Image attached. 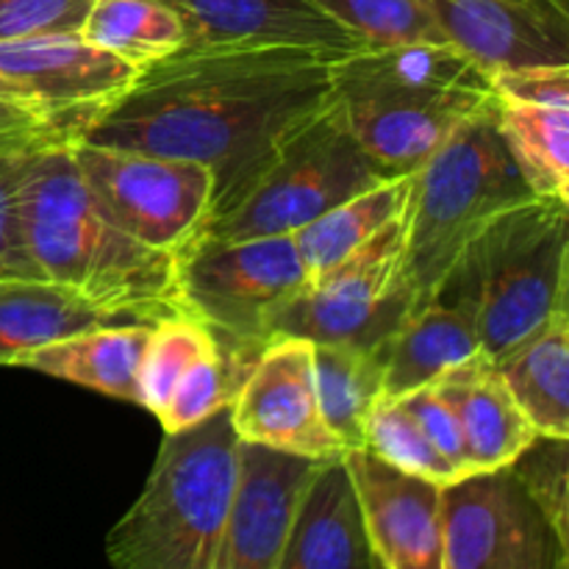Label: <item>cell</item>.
<instances>
[{
    "mask_svg": "<svg viewBox=\"0 0 569 569\" xmlns=\"http://www.w3.org/2000/svg\"><path fill=\"white\" fill-rule=\"evenodd\" d=\"M333 59L298 48L181 50L142 70L78 139L198 161L211 172L217 220L248 198L283 144L331 103Z\"/></svg>",
    "mask_w": 569,
    "mask_h": 569,
    "instance_id": "1",
    "label": "cell"
},
{
    "mask_svg": "<svg viewBox=\"0 0 569 569\" xmlns=\"http://www.w3.org/2000/svg\"><path fill=\"white\" fill-rule=\"evenodd\" d=\"M70 142L37 150L17 192L22 248L37 278L122 320L181 315L178 256L137 242L103 214Z\"/></svg>",
    "mask_w": 569,
    "mask_h": 569,
    "instance_id": "2",
    "label": "cell"
},
{
    "mask_svg": "<svg viewBox=\"0 0 569 569\" xmlns=\"http://www.w3.org/2000/svg\"><path fill=\"white\" fill-rule=\"evenodd\" d=\"M331 89L353 137L389 176L420 170L467 120L495 103L487 72L450 42L337 56Z\"/></svg>",
    "mask_w": 569,
    "mask_h": 569,
    "instance_id": "3",
    "label": "cell"
},
{
    "mask_svg": "<svg viewBox=\"0 0 569 569\" xmlns=\"http://www.w3.org/2000/svg\"><path fill=\"white\" fill-rule=\"evenodd\" d=\"M237 445L228 409L164 433L142 492L106 537L111 569H214L237 487Z\"/></svg>",
    "mask_w": 569,
    "mask_h": 569,
    "instance_id": "4",
    "label": "cell"
},
{
    "mask_svg": "<svg viewBox=\"0 0 569 569\" xmlns=\"http://www.w3.org/2000/svg\"><path fill=\"white\" fill-rule=\"evenodd\" d=\"M531 198L533 192L517 172L495 126L492 103L411 172L406 239L411 311L437 298L487 226Z\"/></svg>",
    "mask_w": 569,
    "mask_h": 569,
    "instance_id": "5",
    "label": "cell"
},
{
    "mask_svg": "<svg viewBox=\"0 0 569 569\" xmlns=\"http://www.w3.org/2000/svg\"><path fill=\"white\" fill-rule=\"evenodd\" d=\"M478 283L481 353L500 359L569 306V203L531 198L461 256Z\"/></svg>",
    "mask_w": 569,
    "mask_h": 569,
    "instance_id": "6",
    "label": "cell"
},
{
    "mask_svg": "<svg viewBox=\"0 0 569 569\" xmlns=\"http://www.w3.org/2000/svg\"><path fill=\"white\" fill-rule=\"evenodd\" d=\"M350 131L342 109L328 103L281 148L248 198L217 217L198 239H250L295 233L333 206L387 181Z\"/></svg>",
    "mask_w": 569,
    "mask_h": 569,
    "instance_id": "7",
    "label": "cell"
},
{
    "mask_svg": "<svg viewBox=\"0 0 569 569\" xmlns=\"http://www.w3.org/2000/svg\"><path fill=\"white\" fill-rule=\"evenodd\" d=\"M406 239L409 203L353 253L309 278V283L272 315L267 339L300 337L309 342L383 348L411 311Z\"/></svg>",
    "mask_w": 569,
    "mask_h": 569,
    "instance_id": "8",
    "label": "cell"
},
{
    "mask_svg": "<svg viewBox=\"0 0 569 569\" xmlns=\"http://www.w3.org/2000/svg\"><path fill=\"white\" fill-rule=\"evenodd\" d=\"M309 283L292 233L250 239H194L178 256L183 311L214 337L261 348L272 315Z\"/></svg>",
    "mask_w": 569,
    "mask_h": 569,
    "instance_id": "9",
    "label": "cell"
},
{
    "mask_svg": "<svg viewBox=\"0 0 569 569\" xmlns=\"http://www.w3.org/2000/svg\"><path fill=\"white\" fill-rule=\"evenodd\" d=\"M70 156L103 214L161 253L181 256L211 220V172L198 161L72 139Z\"/></svg>",
    "mask_w": 569,
    "mask_h": 569,
    "instance_id": "10",
    "label": "cell"
},
{
    "mask_svg": "<svg viewBox=\"0 0 569 569\" xmlns=\"http://www.w3.org/2000/svg\"><path fill=\"white\" fill-rule=\"evenodd\" d=\"M442 517L445 569H569V545L509 467L442 487Z\"/></svg>",
    "mask_w": 569,
    "mask_h": 569,
    "instance_id": "11",
    "label": "cell"
},
{
    "mask_svg": "<svg viewBox=\"0 0 569 569\" xmlns=\"http://www.w3.org/2000/svg\"><path fill=\"white\" fill-rule=\"evenodd\" d=\"M228 420L239 442L306 459H331L345 453L317 406L309 339H267L228 403Z\"/></svg>",
    "mask_w": 569,
    "mask_h": 569,
    "instance_id": "12",
    "label": "cell"
},
{
    "mask_svg": "<svg viewBox=\"0 0 569 569\" xmlns=\"http://www.w3.org/2000/svg\"><path fill=\"white\" fill-rule=\"evenodd\" d=\"M142 70L81 37L3 39L0 98L28 103L53 117L92 120L133 87Z\"/></svg>",
    "mask_w": 569,
    "mask_h": 569,
    "instance_id": "13",
    "label": "cell"
},
{
    "mask_svg": "<svg viewBox=\"0 0 569 569\" xmlns=\"http://www.w3.org/2000/svg\"><path fill=\"white\" fill-rule=\"evenodd\" d=\"M439 31L487 76L569 67L567 0H426Z\"/></svg>",
    "mask_w": 569,
    "mask_h": 569,
    "instance_id": "14",
    "label": "cell"
},
{
    "mask_svg": "<svg viewBox=\"0 0 569 569\" xmlns=\"http://www.w3.org/2000/svg\"><path fill=\"white\" fill-rule=\"evenodd\" d=\"M237 487L217 545L214 569H278L306 483L322 459L237 445Z\"/></svg>",
    "mask_w": 569,
    "mask_h": 569,
    "instance_id": "15",
    "label": "cell"
},
{
    "mask_svg": "<svg viewBox=\"0 0 569 569\" xmlns=\"http://www.w3.org/2000/svg\"><path fill=\"white\" fill-rule=\"evenodd\" d=\"M376 569H445L442 487L406 476L370 450L345 453Z\"/></svg>",
    "mask_w": 569,
    "mask_h": 569,
    "instance_id": "16",
    "label": "cell"
},
{
    "mask_svg": "<svg viewBox=\"0 0 569 569\" xmlns=\"http://www.w3.org/2000/svg\"><path fill=\"white\" fill-rule=\"evenodd\" d=\"M183 22V50L298 48L345 56L365 44L311 0H164Z\"/></svg>",
    "mask_w": 569,
    "mask_h": 569,
    "instance_id": "17",
    "label": "cell"
},
{
    "mask_svg": "<svg viewBox=\"0 0 569 569\" xmlns=\"http://www.w3.org/2000/svg\"><path fill=\"white\" fill-rule=\"evenodd\" d=\"M478 350V283L459 261L437 298L411 311L383 345V395L398 398L433 383Z\"/></svg>",
    "mask_w": 569,
    "mask_h": 569,
    "instance_id": "18",
    "label": "cell"
},
{
    "mask_svg": "<svg viewBox=\"0 0 569 569\" xmlns=\"http://www.w3.org/2000/svg\"><path fill=\"white\" fill-rule=\"evenodd\" d=\"M278 569H376L345 453L322 459L306 483Z\"/></svg>",
    "mask_w": 569,
    "mask_h": 569,
    "instance_id": "19",
    "label": "cell"
},
{
    "mask_svg": "<svg viewBox=\"0 0 569 569\" xmlns=\"http://www.w3.org/2000/svg\"><path fill=\"white\" fill-rule=\"evenodd\" d=\"M433 383L459 417L472 472L506 470L539 437L506 387L498 365L481 350Z\"/></svg>",
    "mask_w": 569,
    "mask_h": 569,
    "instance_id": "20",
    "label": "cell"
},
{
    "mask_svg": "<svg viewBox=\"0 0 569 569\" xmlns=\"http://www.w3.org/2000/svg\"><path fill=\"white\" fill-rule=\"evenodd\" d=\"M153 322H106L42 345L14 367L139 406V365Z\"/></svg>",
    "mask_w": 569,
    "mask_h": 569,
    "instance_id": "21",
    "label": "cell"
},
{
    "mask_svg": "<svg viewBox=\"0 0 569 569\" xmlns=\"http://www.w3.org/2000/svg\"><path fill=\"white\" fill-rule=\"evenodd\" d=\"M492 361L533 431L569 439V306Z\"/></svg>",
    "mask_w": 569,
    "mask_h": 569,
    "instance_id": "22",
    "label": "cell"
},
{
    "mask_svg": "<svg viewBox=\"0 0 569 569\" xmlns=\"http://www.w3.org/2000/svg\"><path fill=\"white\" fill-rule=\"evenodd\" d=\"M315 389L322 422L342 450L365 448L367 417L383 395V348L311 342Z\"/></svg>",
    "mask_w": 569,
    "mask_h": 569,
    "instance_id": "23",
    "label": "cell"
},
{
    "mask_svg": "<svg viewBox=\"0 0 569 569\" xmlns=\"http://www.w3.org/2000/svg\"><path fill=\"white\" fill-rule=\"evenodd\" d=\"M106 322L137 320L94 309L70 289L48 281H0V365H17L20 356L42 345Z\"/></svg>",
    "mask_w": 569,
    "mask_h": 569,
    "instance_id": "24",
    "label": "cell"
},
{
    "mask_svg": "<svg viewBox=\"0 0 569 569\" xmlns=\"http://www.w3.org/2000/svg\"><path fill=\"white\" fill-rule=\"evenodd\" d=\"M495 126L533 198L569 203V109L495 94Z\"/></svg>",
    "mask_w": 569,
    "mask_h": 569,
    "instance_id": "25",
    "label": "cell"
},
{
    "mask_svg": "<svg viewBox=\"0 0 569 569\" xmlns=\"http://www.w3.org/2000/svg\"><path fill=\"white\" fill-rule=\"evenodd\" d=\"M409 194L411 176L387 178L295 231L292 239L298 244L306 270H309V278L326 272L328 267L365 244L372 233L381 231L389 220H395L406 209Z\"/></svg>",
    "mask_w": 569,
    "mask_h": 569,
    "instance_id": "26",
    "label": "cell"
},
{
    "mask_svg": "<svg viewBox=\"0 0 569 569\" xmlns=\"http://www.w3.org/2000/svg\"><path fill=\"white\" fill-rule=\"evenodd\" d=\"M81 39L137 70L181 53L183 22L164 0H94Z\"/></svg>",
    "mask_w": 569,
    "mask_h": 569,
    "instance_id": "27",
    "label": "cell"
},
{
    "mask_svg": "<svg viewBox=\"0 0 569 569\" xmlns=\"http://www.w3.org/2000/svg\"><path fill=\"white\" fill-rule=\"evenodd\" d=\"M211 342L214 331L187 311L153 320L139 365V406L161 417L176 383Z\"/></svg>",
    "mask_w": 569,
    "mask_h": 569,
    "instance_id": "28",
    "label": "cell"
},
{
    "mask_svg": "<svg viewBox=\"0 0 569 569\" xmlns=\"http://www.w3.org/2000/svg\"><path fill=\"white\" fill-rule=\"evenodd\" d=\"M365 450H370L395 470L426 478L437 487H450V483L461 481L448 459L428 442L420 422L406 409L403 400L392 398V395H381L372 406L370 417H367Z\"/></svg>",
    "mask_w": 569,
    "mask_h": 569,
    "instance_id": "29",
    "label": "cell"
},
{
    "mask_svg": "<svg viewBox=\"0 0 569 569\" xmlns=\"http://www.w3.org/2000/svg\"><path fill=\"white\" fill-rule=\"evenodd\" d=\"M89 120H67L50 126L44 131L28 133L9 144H0V281H39L22 248L20 211H17V192H20L22 172L31 156L48 144L78 139Z\"/></svg>",
    "mask_w": 569,
    "mask_h": 569,
    "instance_id": "30",
    "label": "cell"
},
{
    "mask_svg": "<svg viewBox=\"0 0 569 569\" xmlns=\"http://www.w3.org/2000/svg\"><path fill=\"white\" fill-rule=\"evenodd\" d=\"M348 28L365 48L403 42H448L426 0H311Z\"/></svg>",
    "mask_w": 569,
    "mask_h": 569,
    "instance_id": "31",
    "label": "cell"
},
{
    "mask_svg": "<svg viewBox=\"0 0 569 569\" xmlns=\"http://www.w3.org/2000/svg\"><path fill=\"white\" fill-rule=\"evenodd\" d=\"M509 470L561 542L569 545V439L537 437Z\"/></svg>",
    "mask_w": 569,
    "mask_h": 569,
    "instance_id": "32",
    "label": "cell"
},
{
    "mask_svg": "<svg viewBox=\"0 0 569 569\" xmlns=\"http://www.w3.org/2000/svg\"><path fill=\"white\" fill-rule=\"evenodd\" d=\"M94 0H0L3 39L81 37Z\"/></svg>",
    "mask_w": 569,
    "mask_h": 569,
    "instance_id": "33",
    "label": "cell"
},
{
    "mask_svg": "<svg viewBox=\"0 0 569 569\" xmlns=\"http://www.w3.org/2000/svg\"><path fill=\"white\" fill-rule=\"evenodd\" d=\"M398 398L403 400L406 409L415 415V420L420 422L428 442L448 459V465L453 467L461 478L472 476L470 459H467L465 433H461V422L459 417H456L453 406L448 403V398L437 389V383H426V387L411 389V392L398 395Z\"/></svg>",
    "mask_w": 569,
    "mask_h": 569,
    "instance_id": "34",
    "label": "cell"
},
{
    "mask_svg": "<svg viewBox=\"0 0 569 569\" xmlns=\"http://www.w3.org/2000/svg\"><path fill=\"white\" fill-rule=\"evenodd\" d=\"M498 98L569 109V67H528L489 76Z\"/></svg>",
    "mask_w": 569,
    "mask_h": 569,
    "instance_id": "35",
    "label": "cell"
},
{
    "mask_svg": "<svg viewBox=\"0 0 569 569\" xmlns=\"http://www.w3.org/2000/svg\"><path fill=\"white\" fill-rule=\"evenodd\" d=\"M67 120H83V117H53L42 109H33V106L28 103L0 98V144H9L14 142V139L44 131V128L59 126V122Z\"/></svg>",
    "mask_w": 569,
    "mask_h": 569,
    "instance_id": "36",
    "label": "cell"
}]
</instances>
